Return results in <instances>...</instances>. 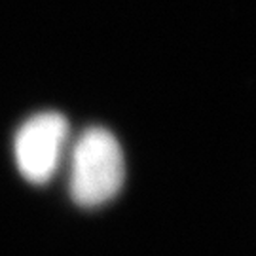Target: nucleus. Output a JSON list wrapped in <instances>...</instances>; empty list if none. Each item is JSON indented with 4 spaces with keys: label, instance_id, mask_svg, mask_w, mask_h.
<instances>
[{
    "label": "nucleus",
    "instance_id": "obj_1",
    "mask_svg": "<svg viewBox=\"0 0 256 256\" xmlns=\"http://www.w3.org/2000/svg\"><path fill=\"white\" fill-rule=\"evenodd\" d=\"M126 180V160L118 138L104 128L78 137L70 158L68 188L80 207L93 209L114 200Z\"/></svg>",
    "mask_w": 256,
    "mask_h": 256
},
{
    "label": "nucleus",
    "instance_id": "obj_2",
    "mask_svg": "<svg viewBox=\"0 0 256 256\" xmlns=\"http://www.w3.org/2000/svg\"><path fill=\"white\" fill-rule=\"evenodd\" d=\"M68 137V122L59 112H40L28 118L16 135L14 152L28 182L44 184L54 176Z\"/></svg>",
    "mask_w": 256,
    "mask_h": 256
}]
</instances>
